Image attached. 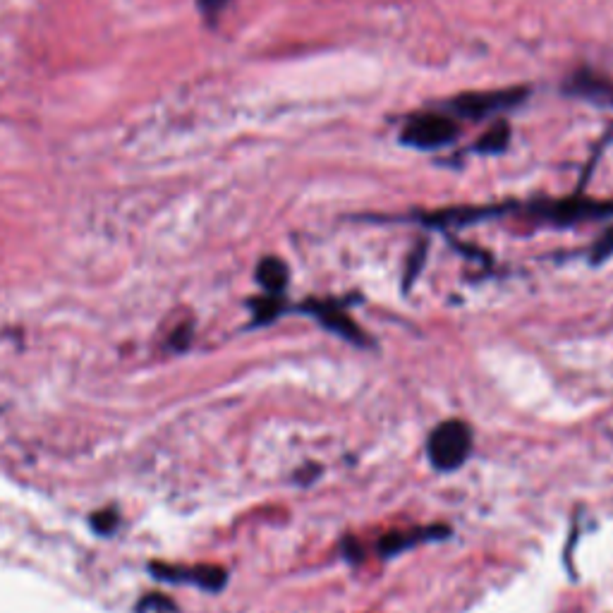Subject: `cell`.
<instances>
[{
    "mask_svg": "<svg viewBox=\"0 0 613 613\" xmlns=\"http://www.w3.org/2000/svg\"><path fill=\"white\" fill-rule=\"evenodd\" d=\"M446 534H448L446 527H432V530H415V532H391L379 542V551L384 556H398L400 551L412 549V546L424 542V539H441L446 537Z\"/></svg>",
    "mask_w": 613,
    "mask_h": 613,
    "instance_id": "6",
    "label": "cell"
},
{
    "mask_svg": "<svg viewBox=\"0 0 613 613\" xmlns=\"http://www.w3.org/2000/svg\"><path fill=\"white\" fill-rule=\"evenodd\" d=\"M305 309L307 312H312L314 319H319L326 329L336 331L338 336L348 338V341L357 345L364 343V333L357 329V324H352L336 305H329V302H309V305H305Z\"/></svg>",
    "mask_w": 613,
    "mask_h": 613,
    "instance_id": "4",
    "label": "cell"
},
{
    "mask_svg": "<svg viewBox=\"0 0 613 613\" xmlns=\"http://www.w3.org/2000/svg\"><path fill=\"white\" fill-rule=\"evenodd\" d=\"M115 520H118V518H115V513H99V515H96V518H94V525H96L94 530H99V532H111L113 527H115Z\"/></svg>",
    "mask_w": 613,
    "mask_h": 613,
    "instance_id": "11",
    "label": "cell"
},
{
    "mask_svg": "<svg viewBox=\"0 0 613 613\" xmlns=\"http://www.w3.org/2000/svg\"><path fill=\"white\" fill-rule=\"evenodd\" d=\"M570 91L587 96V99L602 101L606 106H613V82L602 75H592V72H578L570 84Z\"/></svg>",
    "mask_w": 613,
    "mask_h": 613,
    "instance_id": "7",
    "label": "cell"
},
{
    "mask_svg": "<svg viewBox=\"0 0 613 613\" xmlns=\"http://www.w3.org/2000/svg\"><path fill=\"white\" fill-rule=\"evenodd\" d=\"M525 89H501V91H484V94H463L451 101V108L455 115L463 118L482 120L487 115L508 111V108L518 106L525 99Z\"/></svg>",
    "mask_w": 613,
    "mask_h": 613,
    "instance_id": "3",
    "label": "cell"
},
{
    "mask_svg": "<svg viewBox=\"0 0 613 613\" xmlns=\"http://www.w3.org/2000/svg\"><path fill=\"white\" fill-rule=\"evenodd\" d=\"M455 135H458V123H455L451 115L422 113L408 120L400 139H403V144H408V147L432 151L451 144Z\"/></svg>",
    "mask_w": 613,
    "mask_h": 613,
    "instance_id": "2",
    "label": "cell"
},
{
    "mask_svg": "<svg viewBox=\"0 0 613 613\" xmlns=\"http://www.w3.org/2000/svg\"><path fill=\"white\" fill-rule=\"evenodd\" d=\"M611 250H613V230L597 245V252H594V262H602L604 257H609Z\"/></svg>",
    "mask_w": 613,
    "mask_h": 613,
    "instance_id": "12",
    "label": "cell"
},
{
    "mask_svg": "<svg viewBox=\"0 0 613 613\" xmlns=\"http://www.w3.org/2000/svg\"><path fill=\"white\" fill-rule=\"evenodd\" d=\"M230 0H197V8L209 22H214L223 10L228 8Z\"/></svg>",
    "mask_w": 613,
    "mask_h": 613,
    "instance_id": "10",
    "label": "cell"
},
{
    "mask_svg": "<svg viewBox=\"0 0 613 613\" xmlns=\"http://www.w3.org/2000/svg\"><path fill=\"white\" fill-rule=\"evenodd\" d=\"M427 451L436 470H458L472 453V429L460 420L443 422L429 434Z\"/></svg>",
    "mask_w": 613,
    "mask_h": 613,
    "instance_id": "1",
    "label": "cell"
},
{
    "mask_svg": "<svg viewBox=\"0 0 613 613\" xmlns=\"http://www.w3.org/2000/svg\"><path fill=\"white\" fill-rule=\"evenodd\" d=\"M508 139H511V127L506 123H496L491 130L477 142V151L482 154H496V151L506 149Z\"/></svg>",
    "mask_w": 613,
    "mask_h": 613,
    "instance_id": "9",
    "label": "cell"
},
{
    "mask_svg": "<svg viewBox=\"0 0 613 613\" xmlns=\"http://www.w3.org/2000/svg\"><path fill=\"white\" fill-rule=\"evenodd\" d=\"M151 573H156L159 578H166V580H175V582H182V580H192L197 582L199 587H204V590H221L223 582H226V570L221 568H211V566H204V568H197V570H175V568H151Z\"/></svg>",
    "mask_w": 613,
    "mask_h": 613,
    "instance_id": "5",
    "label": "cell"
},
{
    "mask_svg": "<svg viewBox=\"0 0 613 613\" xmlns=\"http://www.w3.org/2000/svg\"><path fill=\"white\" fill-rule=\"evenodd\" d=\"M257 281L262 283L266 293H283V288L288 285V266H285L281 259L266 257L262 259V264L257 266Z\"/></svg>",
    "mask_w": 613,
    "mask_h": 613,
    "instance_id": "8",
    "label": "cell"
}]
</instances>
